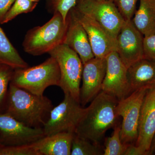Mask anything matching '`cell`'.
Wrapping results in <instances>:
<instances>
[{"label":"cell","mask_w":155,"mask_h":155,"mask_svg":"<svg viewBox=\"0 0 155 155\" xmlns=\"http://www.w3.org/2000/svg\"><path fill=\"white\" fill-rule=\"evenodd\" d=\"M15 0H0V23L2 22L6 14Z\"/></svg>","instance_id":"83f0119b"},{"label":"cell","mask_w":155,"mask_h":155,"mask_svg":"<svg viewBox=\"0 0 155 155\" xmlns=\"http://www.w3.org/2000/svg\"><path fill=\"white\" fill-rule=\"evenodd\" d=\"M131 92L142 87L155 88V61L143 58L127 68Z\"/></svg>","instance_id":"2e32d148"},{"label":"cell","mask_w":155,"mask_h":155,"mask_svg":"<svg viewBox=\"0 0 155 155\" xmlns=\"http://www.w3.org/2000/svg\"><path fill=\"white\" fill-rule=\"evenodd\" d=\"M124 19L131 20L136 11L138 0H113Z\"/></svg>","instance_id":"484cf974"},{"label":"cell","mask_w":155,"mask_h":155,"mask_svg":"<svg viewBox=\"0 0 155 155\" xmlns=\"http://www.w3.org/2000/svg\"><path fill=\"white\" fill-rule=\"evenodd\" d=\"M106 58L107 69L102 91L119 101L132 93L127 78V68L116 51L111 52Z\"/></svg>","instance_id":"30bf717a"},{"label":"cell","mask_w":155,"mask_h":155,"mask_svg":"<svg viewBox=\"0 0 155 155\" xmlns=\"http://www.w3.org/2000/svg\"><path fill=\"white\" fill-rule=\"evenodd\" d=\"M67 28V20L61 14L54 13L44 25L27 31L22 43L23 50L34 56L48 53L64 43Z\"/></svg>","instance_id":"3957f363"},{"label":"cell","mask_w":155,"mask_h":155,"mask_svg":"<svg viewBox=\"0 0 155 155\" xmlns=\"http://www.w3.org/2000/svg\"><path fill=\"white\" fill-rule=\"evenodd\" d=\"M64 44L77 53L83 64L94 58L86 31L70 11L67 18Z\"/></svg>","instance_id":"9a60e30c"},{"label":"cell","mask_w":155,"mask_h":155,"mask_svg":"<svg viewBox=\"0 0 155 155\" xmlns=\"http://www.w3.org/2000/svg\"><path fill=\"white\" fill-rule=\"evenodd\" d=\"M118 102L114 97L104 92H100L85 108L75 129V134L100 144L106 132L117 124L119 116L116 107Z\"/></svg>","instance_id":"6da1fadb"},{"label":"cell","mask_w":155,"mask_h":155,"mask_svg":"<svg viewBox=\"0 0 155 155\" xmlns=\"http://www.w3.org/2000/svg\"><path fill=\"white\" fill-rule=\"evenodd\" d=\"M49 11L61 14L65 21L69 11L76 5L77 0H46Z\"/></svg>","instance_id":"cb8c5ba5"},{"label":"cell","mask_w":155,"mask_h":155,"mask_svg":"<svg viewBox=\"0 0 155 155\" xmlns=\"http://www.w3.org/2000/svg\"><path fill=\"white\" fill-rule=\"evenodd\" d=\"M0 155H39L33 144L8 146L0 144Z\"/></svg>","instance_id":"d4e9b609"},{"label":"cell","mask_w":155,"mask_h":155,"mask_svg":"<svg viewBox=\"0 0 155 155\" xmlns=\"http://www.w3.org/2000/svg\"><path fill=\"white\" fill-rule=\"evenodd\" d=\"M143 57L155 61V34L143 37Z\"/></svg>","instance_id":"4316f807"},{"label":"cell","mask_w":155,"mask_h":155,"mask_svg":"<svg viewBox=\"0 0 155 155\" xmlns=\"http://www.w3.org/2000/svg\"><path fill=\"white\" fill-rule=\"evenodd\" d=\"M53 107L47 97L33 94L10 83L3 113L28 127L42 128Z\"/></svg>","instance_id":"7a4b0ae2"},{"label":"cell","mask_w":155,"mask_h":155,"mask_svg":"<svg viewBox=\"0 0 155 155\" xmlns=\"http://www.w3.org/2000/svg\"><path fill=\"white\" fill-rule=\"evenodd\" d=\"M155 152V134L153 138L150 150V154L152 155Z\"/></svg>","instance_id":"f546056e"},{"label":"cell","mask_w":155,"mask_h":155,"mask_svg":"<svg viewBox=\"0 0 155 155\" xmlns=\"http://www.w3.org/2000/svg\"><path fill=\"white\" fill-rule=\"evenodd\" d=\"M124 155H143L135 144H128Z\"/></svg>","instance_id":"f1b7e54d"},{"label":"cell","mask_w":155,"mask_h":155,"mask_svg":"<svg viewBox=\"0 0 155 155\" xmlns=\"http://www.w3.org/2000/svg\"><path fill=\"white\" fill-rule=\"evenodd\" d=\"M107 69L106 58L94 57L83 64L80 101L84 107L102 91Z\"/></svg>","instance_id":"4fadbf2b"},{"label":"cell","mask_w":155,"mask_h":155,"mask_svg":"<svg viewBox=\"0 0 155 155\" xmlns=\"http://www.w3.org/2000/svg\"><path fill=\"white\" fill-rule=\"evenodd\" d=\"M74 133L63 132L50 136L35 143L39 155H70Z\"/></svg>","instance_id":"e0dca14e"},{"label":"cell","mask_w":155,"mask_h":155,"mask_svg":"<svg viewBox=\"0 0 155 155\" xmlns=\"http://www.w3.org/2000/svg\"><path fill=\"white\" fill-rule=\"evenodd\" d=\"M30 1H31V2H34L38 3V2L40 0H30Z\"/></svg>","instance_id":"4dcf8cb0"},{"label":"cell","mask_w":155,"mask_h":155,"mask_svg":"<svg viewBox=\"0 0 155 155\" xmlns=\"http://www.w3.org/2000/svg\"><path fill=\"white\" fill-rule=\"evenodd\" d=\"M37 5L38 3L34 2L30 0H15L1 24L10 22L20 14L32 12Z\"/></svg>","instance_id":"603a6c76"},{"label":"cell","mask_w":155,"mask_h":155,"mask_svg":"<svg viewBox=\"0 0 155 155\" xmlns=\"http://www.w3.org/2000/svg\"><path fill=\"white\" fill-rule=\"evenodd\" d=\"M75 8L96 21L116 40L125 21L113 0H77Z\"/></svg>","instance_id":"ba28073f"},{"label":"cell","mask_w":155,"mask_h":155,"mask_svg":"<svg viewBox=\"0 0 155 155\" xmlns=\"http://www.w3.org/2000/svg\"><path fill=\"white\" fill-rule=\"evenodd\" d=\"M14 69L5 64H0V113H3L10 82Z\"/></svg>","instance_id":"7402d4cb"},{"label":"cell","mask_w":155,"mask_h":155,"mask_svg":"<svg viewBox=\"0 0 155 155\" xmlns=\"http://www.w3.org/2000/svg\"><path fill=\"white\" fill-rule=\"evenodd\" d=\"M55 59L61 73L59 87L64 94L80 101V83L83 64L77 53L63 43L48 53Z\"/></svg>","instance_id":"5b68a950"},{"label":"cell","mask_w":155,"mask_h":155,"mask_svg":"<svg viewBox=\"0 0 155 155\" xmlns=\"http://www.w3.org/2000/svg\"><path fill=\"white\" fill-rule=\"evenodd\" d=\"M71 11L86 31L94 57L106 58L111 52L116 51V40L98 22L75 7Z\"/></svg>","instance_id":"7c38bea8"},{"label":"cell","mask_w":155,"mask_h":155,"mask_svg":"<svg viewBox=\"0 0 155 155\" xmlns=\"http://www.w3.org/2000/svg\"><path fill=\"white\" fill-rule=\"evenodd\" d=\"M121 126L116 125L114 132L110 137L106 138L104 155H124L128 144L122 143L120 136Z\"/></svg>","instance_id":"44dd1931"},{"label":"cell","mask_w":155,"mask_h":155,"mask_svg":"<svg viewBox=\"0 0 155 155\" xmlns=\"http://www.w3.org/2000/svg\"><path fill=\"white\" fill-rule=\"evenodd\" d=\"M61 73L57 61L52 57L34 67L14 69L12 84L37 95H44L51 86H59Z\"/></svg>","instance_id":"277c9868"},{"label":"cell","mask_w":155,"mask_h":155,"mask_svg":"<svg viewBox=\"0 0 155 155\" xmlns=\"http://www.w3.org/2000/svg\"><path fill=\"white\" fill-rule=\"evenodd\" d=\"M155 134V88L147 91L142 105L135 146L143 155H149Z\"/></svg>","instance_id":"5bb4252c"},{"label":"cell","mask_w":155,"mask_h":155,"mask_svg":"<svg viewBox=\"0 0 155 155\" xmlns=\"http://www.w3.org/2000/svg\"><path fill=\"white\" fill-rule=\"evenodd\" d=\"M0 64H5L14 69L29 67L11 43L0 26Z\"/></svg>","instance_id":"d6986e66"},{"label":"cell","mask_w":155,"mask_h":155,"mask_svg":"<svg viewBox=\"0 0 155 155\" xmlns=\"http://www.w3.org/2000/svg\"><path fill=\"white\" fill-rule=\"evenodd\" d=\"M149 89L147 87L138 89L118 102L116 111L122 118L120 136L124 144H135L136 142L141 107Z\"/></svg>","instance_id":"52a82bcc"},{"label":"cell","mask_w":155,"mask_h":155,"mask_svg":"<svg viewBox=\"0 0 155 155\" xmlns=\"http://www.w3.org/2000/svg\"><path fill=\"white\" fill-rule=\"evenodd\" d=\"M85 109L70 95L64 94V100L53 108L42 127L45 135L63 132L75 133Z\"/></svg>","instance_id":"8992f818"},{"label":"cell","mask_w":155,"mask_h":155,"mask_svg":"<svg viewBox=\"0 0 155 155\" xmlns=\"http://www.w3.org/2000/svg\"><path fill=\"white\" fill-rule=\"evenodd\" d=\"M103 154L104 151L100 144L93 143L74 133L71 155H101Z\"/></svg>","instance_id":"ffe728a7"},{"label":"cell","mask_w":155,"mask_h":155,"mask_svg":"<svg viewBox=\"0 0 155 155\" xmlns=\"http://www.w3.org/2000/svg\"><path fill=\"white\" fill-rule=\"evenodd\" d=\"M143 37L132 19L125 21L119 31L116 51L127 68L144 58Z\"/></svg>","instance_id":"8fae6325"},{"label":"cell","mask_w":155,"mask_h":155,"mask_svg":"<svg viewBox=\"0 0 155 155\" xmlns=\"http://www.w3.org/2000/svg\"></svg>","instance_id":"1f68e13d"},{"label":"cell","mask_w":155,"mask_h":155,"mask_svg":"<svg viewBox=\"0 0 155 155\" xmlns=\"http://www.w3.org/2000/svg\"><path fill=\"white\" fill-rule=\"evenodd\" d=\"M45 136L42 128L28 127L10 115L0 113V144L27 145Z\"/></svg>","instance_id":"9c48e42d"},{"label":"cell","mask_w":155,"mask_h":155,"mask_svg":"<svg viewBox=\"0 0 155 155\" xmlns=\"http://www.w3.org/2000/svg\"><path fill=\"white\" fill-rule=\"evenodd\" d=\"M132 21L144 36L155 34V0H140Z\"/></svg>","instance_id":"ac0fdd59"}]
</instances>
